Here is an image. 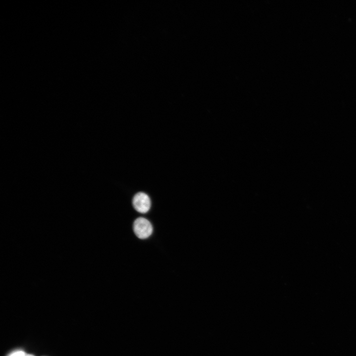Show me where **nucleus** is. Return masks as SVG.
Wrapping results in <instances>:
<instances>
[{
  "label": "nucleus",
  "instance_id": "1",
  "mask_svg": "<svg viewBox=\"0 0 356 356\" xmlns=\"http://www.w3.org/2000/svg\"><path fill=\"white\" fill-rule=\"evenodd\" d=\"M133 229L136 236L142 239L150 236L153 231V227L150 222L142 217L137 218L134 221Z\"/></svg>",
  "mask_w": 356,
  "mask_h": 356
},
{
  "label": "nucleus",
  "instance_id": "2",
  "mask_svg": "<svg viewBox=\"0 0 356 356\" xmlns=\"http://www.w3.org/2000/svg\"><path fill=\"white\" fill-rule=\"evenodd\" d=\"M133 205L136 211L144 214L150 208L151 202L149 197L143 192L136 193L133 199Z\"/></svg>",
  "mask_w": 356,
  "mask_h": 356
},
{
  "label": "nucleus",
  "instance_id": "3",
  "mask_svg": "<svg viewBox=\"0 0 356 356\" xmlns=\"http://www.w3.org/2000/svg\"><path fill=\"white\" fill-rule=\"evenodd\" d=\"M26 355L24 351L18 350L11 352L7 356H25Z\"/></svg>",
  "mask_w": 356,
  "mask_h": 356
},
{
  "label": "nucleus",
  "instance_id": "4",
  "mask_svg": "<svg viewBox=\"0 0 356 356\" xmlns=\"http://www.w3.org/2000/svg\"><path fill=\"white\" fill-rule=\"evenodd\" d=\"M25 356H34V355H32V354H26V355H25Z\"/></svg>",
  "mask_w": 356,
  "mask_h": 356
}]
</instances>
